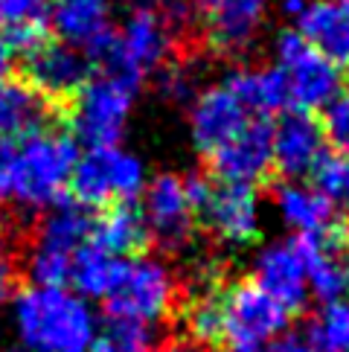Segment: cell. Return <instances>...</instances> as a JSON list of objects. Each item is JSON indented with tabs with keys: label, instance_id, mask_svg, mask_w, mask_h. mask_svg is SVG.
Instances as JSON below:
<instances>
[{
	"label": "cell",
	"instance_id": "1",
	"mask_svg": "<svg viewBox=\"0 0 349 352\" xmlns=\"http://www.w3.org/2000/svg\"><path fill=\"white\" fill-rule=\"evenodd\" d=\"M15 326L30 352H87L96 338L93 311L67 288H23L15 297Z\"/></svg>",
	"mask_w": 349,
	"mask_h": 352
},
{
	"label": "cell",
	"instance_id": "2",
	"mask_svg": "<svg viewBox=\"0 0 349 352\" xmlns=\"http://www.w3.org/2000/svg\"><path fill=\"white\" fill-rule=\"evenodd\" d=\"M79 163V143L70 131H38L15 146L9 198L30 210H49L67 192Z\"/></svg>",
	"mask_w": 349,
	"mask_h": 352
},
{
	"label": "cell",
	"instance_id": "3",
	"mask_svg": "<svg viewBox=\"0 0 349 352\" xmlns=\"http://www.w3.org/2000/svg\"><path fill=\"white\" fill-rule=\"evenodd\" d=\"M146 163L122 146L87 148L79 155L76 169L70 175L67 190L79 207H117L140 198L146 192Z\"/></svg>",
	"mask_w": 349,
	"mask_h": 352
},
{
	"label": "cell",
	"instance_id": "4",
	"mask_svg": "<svg viewBox=\"0 0 349 352\" xmlns=\"http://www.w3.org/2000/svg\"><path fill=\"white\" fill-rule=\"evenodd\" d=\"M221 341L227 352H259L285 332L291 314L268 297L254 280H239L218 288Z\"/></svg>",
	"mask_w": 349,
	"mask_h": 352
},
{
	"label": "cell",
	"instance_id": "5",
	"mask_svg": "<svg viewBox=\"0 0 349 352\" xmlns=\"http://www.w3.org/2000/svg\"><path fill=\"white\" fill-rule=\"evenodd\" d=\"M137 87L140 85L122 76H108V73L91 76V82L67 108L73 129L70 134L76 137V143H85L87 148L120 146V137L134 108Z\"/></svg>",
	"mask_w": 349,
	"mask_h": 352
},
{
	"label": "cell",
	"instance_id": "6",
	"mask_svg": "<svg viewBox=\"0 0 349 352\" xmlns=\"http://www.w3.org/2000/svg\"><path fill=\"white\" fill-rule=\"evenodd\" d=\"M273 67L289 82L291 111H323L344 91V70L320 56L297 30H282L273 38Z\"/></svg>",
	"mask_w": 349,
	"mask_h": 352
},
{
	"label": "cell",
	"instance_id": "7",
	"mask_svg": "<svg viewBox=\"0 0 349 352\" xmlns=\"http://www.w3.org/2000/svg\"><path fill=\"white\" fill-rule=\"evenodd\" d=\"M172 50V21L157 9L140 6L122 21L108 65L99 73L122 76L140 85L146 73L166 65Z\"/></svg>",
	"mask_w": 349,
	"mask_h": 352
},
{
	"label": "cell",
	"instance_id": "8",
	"mask_svg": "<svg viewBox=\"0 0 349 352\" xmlns=\"http://www.w3.org/2000/svg\"><path fill=\"white\" fill-rule=\"evenodd\" d=\"M174 300H178V288H174V276L164 262L152 256H134L128 259L117 292L105 300V314L134 318L152 326L169 318Z\"/></svg>",
	"mask_w": 349,
	"mask_h": 352
},
{
	"label": "cell",
	"instance_id": "9",
	"mask_svg": "<svg viewBox=\"0 0 349 352\" xmlns=\"http://www.w3.org/2000/svg\"><path fill=\"white\" fill-rule=\"evenodd\" d=\"M91 61L82 50L47 38L23 56V76L49 108H70L82 87L91 82Z\"/></svg>",
	"mask_w": 349,
	"mask_h": 352
},
{
	"label": "cell",
	"instance_id": "10",
	"mask_svg": "<svg viewBox=\"0 0 349 352\" xmlns=\"http://www.w3.org/2000/svg\"><path fill=\"white\" fill-rule=\"evenodd\" d=\"M221 184L256 186L273 169V122L256 117L207 157Z\"/></svg>",
	"mask_w": 349,
	"mask_h": 352
},
{
	"label": "cell",
	"instance_id": "11",
	"mask_svg": "<svg viewBox=\"0 0 349 352\" xmlns=\"http://www.w3.org/2000/svg\"><path fill=\"white\" fill-rule=\"evenodd\" d=\"M204 228L213 230L221 242L245 248L259 236V192L256 186L221 184L210 186L204 204L198 207Z\"/></svg>",
	"mask_w": 349,
	"mask_h": 352
},
{
	"label": "cell",
	"instance_id": "12",
	"mask_svg": "<svg viewBox=\"0 0 349 352\" xmlns=\"http://www.w3.org/2000/svg\"><path fill=\"white\" fill-rule=\"evenodd\" d=\"M140 212L146 219L148 236H155L164 248H181L190 239L195 207L186 195L181 175H157L148 181Z\"/></svg>",
	"mask_w": 349,
	"mask_h": 352
},
{
	"label": "cell",
	"instance_id": "13",
	"mask_svg": "<svg viewBox=\"0 0 349 352\" xmlns=\"http://www.w3.org/2000/svg\"><path fill=\"white\" fill-rule=\"evenodd\" d=\"M247 122H251L247 108L221 82L204 87V91L195 94V99H192L190 134H192L195 148L204 157H210L216 148H221L227 140H233Z\"/></svg>",
	"mask_w": 349,
	"mask_h": 352
},
{
	"label": "cell",
	"instance_id": "14",
	"mask_svg": "<svg viewBox=\"0 0 349 352\" xmlns=\"http://www.w3.org/2000/svg\"><path fill=\"white\" fill-rule=\"evenodd\" d=\"M326 152L320 120L306 111H285L280 122H273V169L282 178H303L311 175L317 160Z\"/></svg>",
	"mask_w": 349,
	"mask_h": 352
},
{
	"label": "cell",
	"instance_id": "15",
	"mask_svg": "<svg viewBox=\"0 0 349 352\" xmlns=\"http://www.w3.org/2000/svg\"><path fill=\"white\" fill-rule=\"evenodd\" d=\"M254 283L268 297L277 300L289 314H297L306 309L308 274H306L300 254L291 245V239L289 242H273L259 250V256L254 262Z\"/></svg>",
	"mask_w": 349,
	"mask_h": 352
},
{
	"label": "cell",
	"instance_id": "16",
	"mask_svg": "<svg viewBox=\"0 0 349 352\" xmlns=\"http://www.w3.org/2000/svg\"><path fill=\"white\" fill-rule=\"evenodd\" d=\"M297 32L338 67H349V0H308Z\"/></svg>",
	"mask_w": 349,
	"mask_h": 352
},
{
	"label": "cell",
	"instance_id": "17",
	"mask_svg": "<svg viewBox=\"0 0 349 352\" xmlns=\"http://www.w3.org/2000/svg\"><path fill=\"white\" fill-rule=\"evenodd\" d=\"M49 27L58 32V38L65 44L87 53L114 32L111 0H53Z\"/></svg>",
	"mask_w": 349,
	"mask_h": 352
},
{
	"label": "cell",
	"instance_id": "18",
	"mask_svg": "<svg viewBox=\"0 0 349 352\" xmlns=\"http://www.w3.org/2000/svg\"><path fill=\"white\" fill-rule=\"evenodd\" d=\"M221 85L247 108V114H251V111H256V114L291 111L289 82H285V76L273 65L262 67V70H251V67L230 70L227 76L221 79Z\"/></svg>",
	"mask_w": 349,
	"mask_h": 352
},
{
	"label": "cell",
	"instance_id": "19",
	"mask_svg": "<svg viewBox=\"0 0 349 352\" xmlns=\"http://www.w3.org/2000/svg\"><path fill=\"white\" fill-rule=\"evenodd\" d=\"M268 3L271 0H221L218 6H213L207 12V32L213 47L227 53L245 50L254 41Z\"/></svg>",
	"mask_w": 349,
	"mask_h": 352
},
{
	"label": "cell",
	"instance_id": "20",
	"mask_svg": "<svg viewBox=\"0 0 349 352\" xmlns=\"http://www.w3.org/2000/svg\"><path fill=\"white\" fill-rule=\"evenodd\" d=\"M277 210L282 221L294 230V236L326 233L338 224L335 201L320 195L315 186H303L297 181H285L277 186Z\"/></svg>",
	"mask_w": 349,
	"mask_h": 352
},
{
	"label": "cell",
	"instance_id": "21",
	"mask_svg": "<svg viewBox=\"0 0 349 352\" xmlns=\"http://www.w3.org/2000/svg\"><path fill=\"white\" fill-rule=\"evenodd\" d=\"M49 111L53 108L27 82H3L0 85V140L15 143L44 131Z\"/></svg>",
	"mask_w": 349,
	"mask_h": 352
},
{
	"label": "cell",
	"instance_id": "22",
	"mask_svg": "<svg viewBox=\"0 0 349 352\" xmlns=\"http://www.w3.org/2000/svg\"><path fill=\"white\" fill-rule=\"evenodd\" d=\"M148 239L152 236H148L143 212L128 204L108 207L93 221V230H91V242L99 250H105L111 256H120V259L137 256L148 245Z\"/></svg>",
	"mask_w": 349,
	"mask_h": 352
},
{
	"label": "cell",
	"instance_id": "23",
	"mask_svg": "<svg viewBox=\"0 0 349 352\" xmlns=\"http://www.w3.org/2000/svg\"><path fill=\"white\" fill-rule=\"evenodd\" d=\"M91 230H93V219L87 216V210L79 207L76 201L61 198L41 219L35 248L53 250V254L73 259V254H76L82 245L91 242Z\"/></svg>",
	"mask_w": 349,
	"mask_h": 352
},
{
	"label": "cell",
	"instance_id": "24",
	"mask_svg": "<svg viewBox=\"0 0 349 352\" xmlns=\"http://www.w3.org/2000/svg\"><path fill=\"white\" fill-rule=\"evenodd\" d=\"M126 265H128V259L111 256L105 250H99L93 242L82 245L70 262V285L76 288L73 294L108 300L117 292V285L122 283Z\"/></svg>",
	"mask_w": 349,
	"mask_h": 352
},
{
	"label": "cell",
	"instance_id": "25",
	"mask_svg": "<svg viewBox=\"0 0 349 352\" xmlns=\"http://www.w3.org/2000/svg\"><path fill=\"white\" fill-rule=\"evenodd\" d=\"M96 352H152L155 349V326L134 318L105 314L102 332L93 338Z\"/></svg>",
	"mask_w": 349,
	"mask_h": 352
},
{
	"label": "cell",
	"instance_id": "26",
	"mask_svg": "<svg viewBox=\"0 0 349 352\" xmlns=\"http://www.w3.org/2000/svg\"><path fill=\"white\" fill-rule=\"evenodd\" d=\"M308 344L317 352H349V303H329L308 326Z\"/></svg>",
	"mask_w": 349,
	"mask_h": 352
},
{
	"label": "cell",
	"instance_id": "27",
	"mask_svg": "<svg viewBox=\"0 0 349 352\" xmlns=\"http://www.w3.org/2000/svg\"><path fill=\"white\" fill-rule=\"evenodd\" d=\"M315 178V190L320 195H326L329 201H349V160L335 155V152H323L317 160V166L311 169Z\"/></svg>",
	"mask_w": 349,
	"mask_h": 352
},
{
	"label": "cell",
	"instance_id": "28",
	"mask_svg": "<svg viewBox=\"0 0 349 352\" xmlns=\"http://www.w3.org/2000/svg\"><path fill=\"white\" fill-rule=\"evenodd\" d=\"M323 140L332 146L335 155L349 160V91H341L320 114Z\"/></svg>",
	"mask_w": 349,
	"mask_h": 352
},
{
	"label": "cell",
	"instance_id": "29",
	"mask_svg": "<svg viewBox=\"0 0 349 352\" xmlns=\"http://www.w3.org/2000/svg\"><path fill=\"white\" fill-rule=\"evenodd\" d=\"M157 91L169 102L178 105H192L195 99V76L190 67L183 65H164V70H157Z\"/></svg>",
	"mask_w": 349,
	"mask_h": 352
},
{
	"label": "cell",
	"instance_id": "30",
	"mask_svg": "<svg viewBox=\"0 0 349 352\" xmlns=\"http://www.w3.org/2000/svg\"><path fill=\"white\" fill-rule=\"evenodd\" d=\"M53 6V0H3V18L9 27L12 23H27V21H44V12Z\"/></svg>",
	"mask_w": 349,
	"mask_h": 352
},
{
	"label": "cell",
	"instance_id": "31",
	"mask_svg": "<svg viewBox=\"0 0 349 352\" xmlns=\"http://www.w3.org/2000/svg\"><path fill=\"white\" fill-rule=\"evenodd\" d=\"M12 169H15V143L0 140V198H9Z\"/></svg>",
	"mask_w": 349,
	"mask_h": 352
},
{
	"label": "cell",
	"instance_id": "32",
	"mask_svg": "<svg viewBox=\"0 0 349 352\" xmlns=\"http://www.w3.org/2000/svg\"><path fill=\"white\" fill-rule=\"evenodd\" d=\"M259 352H317V349L308 344L306 335H285V338H277V341L268 344Z\"/></svg>",
	"mask_w": 349,
	"mask_h": 352
},
{
	"label": "cell",
	"instance_id": "33",
	"mask_svg": "<svg viewBox=\"0 0 349 352\" xmlns=\"http://www.w3.org/2000/svg\"><path fill=\"white\" fill-rule=\"evenodd\" d=\"M12 288H15V262L0 248V303H6Z\"/></svg>",
	"mask_w": 349,
	"mask_h": 352
},
{
	"label": "cell",
	"instance_id": "34",
	"mask_svg": "<svg viewBox=\"0 0 349 352\" xmlns=\"http://www.w3.org/2000/svg\"><path fill=\"white\" fill-rule=\"evenodd\" d=\"M155 352H213V349H207V346L195 344V341H169V344H164Z\"/></svg>",
	"mask_w": 349,
	"mask_h": 352
},
{
	"label": "cell",
	"instance_id": "35",
	"mask_svg": "<svg viewBox=\"0 0 349 352\" xmlns=\"http://www.w3.org/2000/svg\"><path fill=\"white\" fill-rule=\"evenodd\" d=\"M306 6H308V0H280V9H282V15L285 18H291V21H297L306 12Z\"/></svg>",
	"mask_w": 349,
	"mask_h": 352
},
{
	"label": "cell",
	"instance_id": "36",
	"mask_svg": "<svg viewBox=\"0 0 349 352\" xmlns=\"http://www.w3.org/2000/svg\"><path fill=\"white\" fill-rule=\"evenodd\" d=\"M9 67H12V50H9V44H6L3 35H0V85L6 82Z\"/></svg>",
	"mask_w": 349,
	"mask_h": 352
},
{
	"label": "cell",
	"instance_id": "37",
	"mask_svg": "<svg viewBox=\"0 0 349 352\" xmlns=\"http://www.w3.org/2000/svg\"><path fill=\"white\" fill-rule=\"evenodd\" d=\"M192 3H198V6H204V9L210 12V9H213V6H218V3H221V0H192Z\"/></svg>",
	"mask_w": 349,
	"mask_h": 352
},
{
	"label": "cell",
	"instance_id": "38",
	"mask_svg": "<svg viewBox=\"0 0 349 352\" xmlns=\"http://www.w3.org/2000/svg\"><path fill=\"white\" fill-rule=\"evenodd\" d=\"M0 12H3V0H0Z\"/></svg>",
	"mask_w": 349,
	"mask_h": 352
},
{
	"label": "cell",
	"instance_id": "39",
	"mask_svg": "<svg viewBox=\"0 0 349 352\" xmlns=\"http://www.w3.org/2000/svg\"><path fill=\"white\" fill-rule=\"evenodd\" d=\"M346 204H349V201H346Z\"/></svg>",
	"mask_w": 349,
	"mask_h": 352
}]
</instances>
